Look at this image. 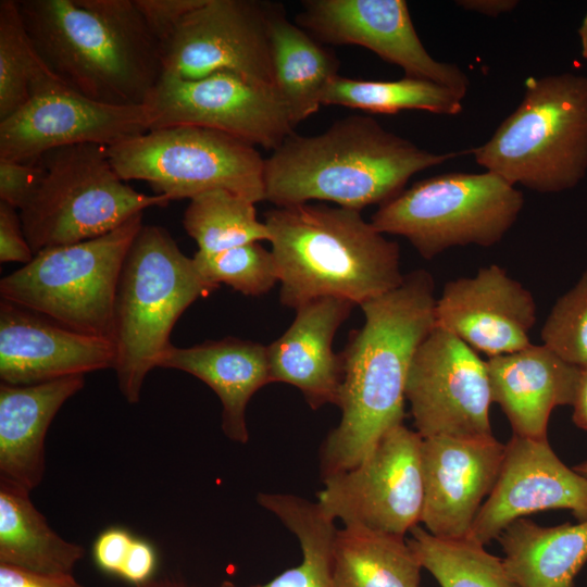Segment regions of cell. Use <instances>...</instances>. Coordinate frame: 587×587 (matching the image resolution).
<instances>
[{
    "mask_svg": "<svg viewBox=\"0 0 587 587\" xmlns=\"http://www.w3.org/2000/svg\"><path fill=\"white\" fill-rule=\"evenodd\" d=\"M436 300L432 274L416 270L398 288L360 305L364 324L340 353L341 419L322 447L324 477L358 465L402 424L409 367L436 325Z\"/></svg>",
    "mask_w": 587,
    "mask_h": 587,
    "instance_id": "cell-1",
    "label": "cell"
},
{
    "mask_svg": "<svg viewBox=\"0 0 587 587\" xmlns=\"http://www.w3.org/2000/svg\"><path fill=\"white\" fill-rule=\"evenodd\" d=\"M18 7L45 66L92 101L143 105L163 75L161 47L135 0H23Z\"/></svg>",
    "mask_w": 587,
    "mask_h": 587,
    "instance_id": "cell-2",
    "label": "cell"
},
{
    "mask_svg": "<svg viewBox=\"0 0 587 587\" xmlns=\"http://www.w3.org/2000/svg\"><path fill=\"white\" fill-rule=\"evenodd\" d=\"M466 153H434L372 117L351 115L315 136H288L265 160V200L279 208L324 200L361 211L397 196L414 174Z\"/></svg>",
    "mask_w": 587,
    "mask_h": 587,
    "instance_id": "cell-3",
    "label": "cell"
},
{
    "mask_svg": "<svg viewBox=\"0 0 587 587\" xmlns=\"http://www.w3.org/2000/svg\"><path fill=\"white\" fill-rule=\"evenodd\" d=\"M263 222L285 307L323 297L361 305L403 283L398 243L360 211L308 202L270 210Z\"/></svg>",
    "mask_w": 587,
    "mask_h": 587,
    "instance_id": "cell-4",
    "label": "cell"
},
{
    "mask_svg": "<svg viewBox=\"0 0 587 587\" xmlns=\"http://www.w3.org/2000/svg\"><path fill=\"white\" fill-rule=\"evenodd\" d=\"M215 289L165 228H140L121 271L111 337L113 369L127 402L139 401L146 376L172 346L171 333L180 315Z\"/></svg>",
    "mask_w": 587,
    "mask_h": 587,
    "instance_id": "cell-5",
    "label": "cell"
},
{
    "mask_svg": "<svg viewBox=\"0 0 587 587\" xmlns=\"http://www.w3.org/2000/svg\"><path fill=\"white\" fill-rule=\"evenodd\" d=\"M471 153L513 186L542 193L574 188L587 173V76L528 78L519 107Z\"/></svg>",
    "mask_w": 587,
    "mask_h": 587,
    "instance_id": "cell-6",
    "label": "cell"
},
{
    "mask_svg": "<svg viewBox=\"0 0 587 587\" xmlns=\"http://www.w3.org/2000/svg\"><path fill=\"white\" fill-rule=\"evenodd\" d=\"M39 163L42 179L20 210L34 255L105 235L146 209L171 202L166 196L146 195L127 185L103 145L57 148L46 152Z\"/></svg>",
    "mask_w": 587,
    "mask_h": 587,
    "instance_id": "cell-7",
    "label": "cell"
},
{
    "mask_svg": "<svg viewBox=\"0 0 587 587\" xmlns=\"http://www.w3.org/2000/svg\"><path fill=\"white\" fill-rule=\"evenodd\" d=\"M142 216L105 235L36 253L0 280L1 299L73 330L111 339L121 271Z\"/></svg>",
    "mask_w": 587,
    "mask_h": 587,
    "instance_id": "cell-8",
    "label": "cell"
},
{
    "mask_svg": "<svg viewBox=\"0 0 587 587\" xmlns=\"http://www.w3.org/2000/svg\"><path fill=\"white\" fill-rule=\"evenodd\" d=\"M523 205V193L495 173H446L403 189L371 223L382 234L405 237L430 260L458 246L498 243Z\"/></svg>",
    "mask_w": 587,
    "mask_h": 587,
    "instance_id": "cell-9",
    "label": "cell"
},
{
    "mask_svg": "<svg viewBox=\"0 0 587 587\" xmlns=\"http://www.w3.org/2000/svg\"><path fill=\"white\" fill-rule=\"evenodd\" d=\"M123 180L147 182L171 201L224 189L254 203L265 200V160L253 145L198 126L148 130L109 147Z\"/></svg>",
    "mask_w": 587,
    "mask_h": 587,
    "instance_id": "cell-10",
    "label": "cell"
},
{
    "mask_svg": "<svg viewBox=\"0 0 587 587\" xmlns=\"http://www.w3.org/2000/svg\"><path fill=\"white\" fill-rule=\"evenodd\" d=\"M422 441L403 424L390 428L358 465L324 477L317 503L345 525L405 537L423 511Z\"/></svg>",
    "mask_w": 587,
    "mask_h": 587,
    "instance_id": "cell-11",
    "label": "cell"
},
{
    "mask_svg": "<svg viewBox=\"0 0 587 587\" xmlns=\"http://www.w3.org/2000/svg\"><path fill=\"white\" fill-rule=\"evenodd\" d=\"M143 105L150 130L198 126L272 150L295 128L275 88L229 72L192 80L162 75Z\"/></svg>",
    "mask_w": 587,
    "mask_h": 587,
    "instance_id": "cell-12",
    "label": "cell"
},
{
    "mask_svg": "<svg viewBox=\"0 0 587 587\" xmlns=\"http://www.w3.org/2000/svg\"><path fill=\"white\" fill-rule=\"evenodd\" d=\"M148 130L145 105L92 101L63 85L45 66L32 83L28 101L0 121V159L37 163L57 148L79 143L111 147Z\"/></svg>",
    "mask_w": 587,
    "mask_h": 587,
    "instance_id": "cell-13",
    "label": "cell"
},
{
    "mask_svg": "<svg viewBox=\"0 0 587 587\" xmlns=\"http://www.w3.org/2000/svg\"><path fill=\"white\" fill-rule=\"evenodd\" d=\"M405 399L423 437L492 435L487 363L469 345L435 325L411 361Z\"/></svg>",
    "mask_w": 587,
    "mask_h": 587,
    "instance_id": "cell-14",
    "label": "cell"
},
{
    "mask_svg": "<svg viewBox=\"0 0 587 587\" xmlns=\"http://www.w3.org/2000/svg\"><path fill=\"white\" fill-rule=\"evenodd\" d=\"M270 13L257 1L204 0L162 47L163 75L192 80L229 72L275 88Z\"/></svg>",
    "mask_w": 587,
    "mask_h": 587,
    "instance_id": "cell-15",
    "label": "cell"
},
{
    "mask_svg": "<svg viewBox=\"0 0 587 587\" xmlns=\"http://www.w3.org/2000/svg\"><path fill=\"white\" fill-rule=\"evenodd\" d=\"M297 24L324 42L367 48L408 77L438 83L462 99L467 92L466 74L427 52L403 0H308Z\"/></svg>",
    "mask_w": 587,
    "mask_h": 587,
    "instance_id": "cell-16",
    "label": "cell"
},
{
    "mask_svg": "<svg viewBox=\"0 0 587 587\" xmlns=\"http://www.w3.org/2000/svg\"><path fill=\"white\" fill-rule=\"evenodd\" d=\"M552 509L570 510L577 522L587 521V477L565 465L548 439L512 435L467 539L485 546L513 521Z\"/></svg>",
    "mask_w": 587,
    "mask_h": 587,
    "instance_id": "cell-17",
    "label": "cell"
},
{
    "mask_svg": "<svg viewBox=\"0 0 587 587\" xmlns=\"http://www.w3.org/2000/svg\"><path fill=\"white\" fill-rule=\"evenodd\" d=\"M505 444L494 435L423 438L421 522L442 539H466L498 478Z\"/></svg>",
    "mask_w": 587,
    "mask_h": 587,
    "instance_id": "cell-18",
    "label": "cell"
},
{
    "mask_svg": "<svg viewBox=\"0 0 587 587\" xmlns=\"http://www.w3.org/2000/svg\"><path fill=\"white\" fill-rule=\"evenodd\" d=\"M436 325L488 358L522 350L536 322L532 292L491 264L448 282L435 307Z\"/></svg>",
    "mask_w": 587,
    "mask_h": 587,
    "instance_id": "cell-19",
    "label": "cell"
},
{
    "mask_svg": "<svg viewBox=\"0 0 587 587\" xmlns=\"http://www.w3.org/2000/svg\"><path fill=\"white\" fill-rule=\"evenodd\" d=\"M111 339L67 328L13 302L0 301V378L34 385L113 369Z\"/></svg>",
    "mask_w": 587,
    "mask_h": 587,
    "instance_id": "cell-20",
    "label": "cell"
},
{
    "mask_svg": "<svg viewBox=\"0 0 587 587\" xmlns=\"http://www.w3.org/2000/svg\"><path fill=\"white\" fill-rule=\"evenodd\" d=\"M353 305L345 299L323 297L297 309L289 328L267 346L271 382L297 387L313 409L338 405L342 362L332 344Z\"/></svg>",
    "mask_w": 587,
    "mask_h": 587,
    "instance_id": "cell-21",
    "label": "cell"
},
{
    "mask_svg": "<svg viewBox=\"0 0 587 587\" xmlns=\"http://www.w3.org/2000/svg\"><path fill=\"white\" fill-rule=\"evenodd\" d=\"M486 363L492 402L504 412L513 435L548 439L551 412L573 404L580 369L544 344L488 358Z\"/></svg>",
    "mask_w": 587,
    "mask_h": 587,
    "instance_id": "cell-22",
    "label": "cell"
},
{
    "mask_svg": "<svg viewBox=\"0 0 587 587\" xmlns=\"http://www.w3.org/2000/svg\"><path fill=\"white\" fill-rule=\"evenodd\" d=\"M85 375L34 385H0V483L32 491L45 472V438L64 402L83 389Z\"/></svg>",
    "mask_w": 587,
    "mask_h": 587,
    "instance_id": "cell-23",
    "label": "cell"
},
{
    "mask_svg": "<svg viewBox=\"0 0 587 587\" xmlns=\"http://www.w3.org/2000/svg\"><path fill=\"white\" fill-rule=\"evenodd\" d=\"M158 367L179 370L205 383L221 400L224 434L237 442L248 441L247 404L271 383L267 346L234 337L187 348L172 345Z\"/></svg>",
    "mask_w": 587,
    "mask_h": 587,
    "instance_id": "cell-24",
    "label": "cell"
},
{
    "mask_svg": "<svg viewBox=\"0 0 587 587\" xmlns=\"http://www.w3.org/2000/svg\"><path fill=\"white\" fill-rule=\"evenodd\" d=\"M496 539L504 570L517 587H574L587 562V521L545 527L520 517Z\"/></svg>",
    "mask_w": 587,
    "mask_h": 587,
    "instance_id": "cell-25",
    "label": "cell"
},
{
    "mask_svg": "<svg viewBox=\"0 0 587 587\" xmlns=\"http://www.w3.org/2000/svg\"><path fill=\"white\" fill-rule=\"evenodd\" d=\"M270 39L275 88L296 126L319 111L326 86L338 75V61L275 7Z\"/></svg>",
    "mask_w": 587,
    "mask_h": 587,
    "instance_id": "cell-26",
    "label": "cell"
},
{
    "mask_svg": "<svg viewBox=\"0 0 587 587\" xmlns=\"http://www.w3.org/2000/svg\"><path fill=\"white\" fill-rule=\"evenodd\" d=\"M29 494L0 483V564L46 574L72 573L85 548L58 535Z\"/></svg>",
    "mask_w": 587,
    "mask_h": 587,
    "instance_id": "cell-27",
    "label": "cell"
},
{
    "mask_svg": "<svg viewBox=\"0 0 587 587\" xmlns=\"http://www.w3.org/2000/svg\"><path fill=\"white\" fill-rule=\"evenodd\" d=\"M422 566L405 537L345 525L333 545L336 587H420Z\"/></svg>",
    "mask_w": 587,
    "mask_h": 587,
    "instance_id": "cell-28",
    "label": "cell"
},
{
    "mask_svg": "<svg viewBox=\"0 0 587 587\" xmlns=\"http://www.w3.org/2000/svg\"><path fill=\"white\" fill-rule=\"evenodd\" d=\"M260 505L275 514L292 532L302 561L266 584L250 587H336L333 576L334 520L317 502L294 495L259 494ZM232 587H236L232 584Z\"/></svg>",
    "mask_w": 587,
    "mask_h": 587,
    "instance_id": "cell-29",
    "label": "cell"
},
{
    "mask_svg": "<svg viewBox=\"0 0 587 587\" xmlns=\"http://www.w3.org/2000/svg\"><path fill=\"white\" fill-rule=\"evenodd\" d=\"M322 105H342L385 114L423 110L455 115L463 109L462 98L450 88L408 76L398 80H364L337 75L326 86Z\"/></svg>",
    "mask_w": 587,
    "mask_h": 587,
    "instance_id": "cell-30",
    "label": "cell"
},
{
    "mask_svg": "<svg viewBox=\"0 0 587 587\" xmlns=\"http://www.w3.org/2000/svg\"><path fill=\"white\" fill-rule=\"evenodd\" d=\"M254 204L228 190L205 191L190 199L183 225L202 253L268 241L270 232L265 223L258 220Z\"/></svg>",
    "mask_w": 587,
    "mask_h": 587,
    "instance_id": "cell-31",
    "label": "cell"
},
{
    "mask_svg": "<svg viewBox=\"0 0 587 587\" xmlns=\"http://www.w3.org/2000/svg\"><path fill=\"white\" fill-rule=\"evenodd\" d=\"M408 544L440 587H517L502 559L470 539H442L416 525Z\"/></svg>",
    "mask_w": 587,
    "mask_h": 587,
    "instance_id": "cell-32",
    "label": "cell"
},
{
    "mask_svg": "<svg viewBox=\"0 0 587 587\" xmlns=\"http://www.w3.org/2000/svg\"><path fill=\"white\" fill-rule=\"evenodd\" d=\"M45 67L23 24L18 1H0V121L30 98L32 83Z\"/></svg>",
    "mask_w": 587,
    "mask_h": 587,
    "instance_id": "cell-33",
    "label": "cell"
},
{
    "mask_svg": "<svg viewBox=\"0 0 587 587\" xmlns=\"http://www.w3.org/2000/svg\"><path fill=\"white\" fill-rule=\"evenodd\" d=\"M192 260L204 282L215 288L225 284L245 296L265 295L279 282L272 251L259 242L215 253L197 251Z\"/></svg>",
    "mask_w": 587,
    "mask_h": 587,
    "instance_id": "cell-34",
    "label": "cell"
},
{
    "mask_svg": "<svg viewBox=\"0 0 587 587\" xmlns=\"http://www.w3.org/2000/svg\"><path fill=\"white\" fill-rule=\"evenodd\" d=\"M541 340L567 363L587 367V270L553 304Z\"/></svg>",
    "mask_w": 587,
    "mask_h": 587,
    "instance_id": "cell-35",
    "label": "cell"
},
{
    "mask_svg": "<svg viewBox=\"0 0 587 587\" xmlns=\"http://www.w3.org/2000/svg\"><path fill=\"white\" fill-rule=\"evenodd\" d=\"M203 2L204 0H135L137 9L161 50L184 17Z\"/></svg>",
    "mask_w": 587,
    "mask_h": 587,
    "instance_id": "cell-36",
    "label": "cell"
},
{
    "mask_svg": "<svg viewBox=\"0 0 587 587\" xmlns=\"http://www.w3.org/2000/svg\"><path fill=\"white\" fill-rule=\"evenodd\" d=\"M43 168L37 163L0 159V201L18 211L38 188Z\"/></svg>",
    "mask_w": 587,
    "mask_h": 587,
    "instance_id": "cell-37",
    "label": "cell"
},
{
    "mask_svg": "<svg viewBox=\"0 0 587 587\" xmlns=\"http://www.w3.org/2000/svg\"><path fill=\"white\" fill-rule=\"evenodd\" d=\"M34 258V252L24 234L20 211L0 201V261L18 262L24 265Z\"/></svg>",
    "mask_w": 587,
    "mask_h": 587,
    "instance_id": "cell-38",
    "label": "cell"
},
{
    "mask_svg": "<svg viewBox=\"0 0 587 587\" xmlns=\"http://www.w3.org/2000/svg\"><path fill=\"white\" fill-rule=\"evenodd\" d=\"M134 539L128 530L121 527H110L102 532L92 549L97 565L108 573L118 575Z\"/></svg>",
    "mask_w": 587,
    "mask_h": 587,
    "instance_id": "cell-39",
    "label": "cell"
},
{
    "mask_svg": "<svg viewBox=\"0 0 587 587\" xmlns=\"http://www.w3.org/2000/svg\"><path fill=\"white\" fill-rule=\"evenodd\" d=\"M0 587H85L72 573L46 574L0 564Z\"/></svg>",
    "mask_w": 587,
    "mask_h": 587,
    "instance_id": "cell-40",
    "label": "cell"
},
{
    "mask_svg": "<svg viewBox=\"0 0 587 587\" xmlns=\"http://www.w3.org/2000/svg\"><path fill=\"white\" fill-rule=\"evenodd\" d=\"M154 567V549L147 541L135 538L118 575L130 583L142 585L148 582Z\"/></svg>",
    "mask_w": 587,
    "mask_h": 587,
    "instance_id": "cell-41",
    "label": "cell"
},
{
    "mask_svg": "<svg viewBox=\"0 0 587 587\" xmlns=\"http://www.w3.org/2000/svg\"><path fill=\"white\" fill-rule=\"evenodd\" d=\"M457 4L466 11L497 17L512 11L517 4L516 0H460Z\"/></svg>",
    "mask_w": 587,
    "mask_h": 587,
    "instance_id": "cell-42",
    "label": "cell"
},
{
    "mask_svg": "<svg viewBox=\"0 0 587 587\" xmlns=\"http://www.w3.org/2000/svg\"><path fill=\"white\" fill-rule=\"evenodd\" d=\"M572 407L574 424L587 432V367L580 369Z\"/></svg>",
    "mask_w": 587,
    "mask_h": 587,
    "instance_id": "cell-43",
    "label": "cell"
},
{
    "mask_svg": "<svg viewBox=\"0 0 587 587\" xmlns=\"http://www.w3.org/2000/svg\"><path fill=\"white\" fill-rule=\"evenodd\" d=\"M578 34L580 38V45H582V54L587 60V13L578 29Z\"/></svg>",
    "mask_w": 587,
    "mask_h": 587,
    "instance_id": "cell-44",
    "label": "cell"
},
{
    "mask_svg": "<svg viewBox=\"0 0 587 587\" xmlns=\"http://www.w3.org/2000/svg\"><path fill=\"white\" fill-rule=\"evenodd\" d=\"M138 587H183L172 583H145ZM221 587H232V583L225 582Z\"/></svg>",
    "mask_w": 587,
    "mask_h": 587,
    "instance_id": "cell-45",
    "label": "cell"
},
{
    "mask_svg": "<svg viewBox=\"0 0 587 587\" xmlns=\"http://www.w3.org/2000/svg\"><path fill=\"white\" fill-rule=\"evenodd\" d=\"M577 473L587 477V460L573 467Z\"/></svg>",
    "mask_w": 587,
    "mask_h": 587,
    "instance_id": "cell-46",
    "label": "cell"
}]
</instances>
